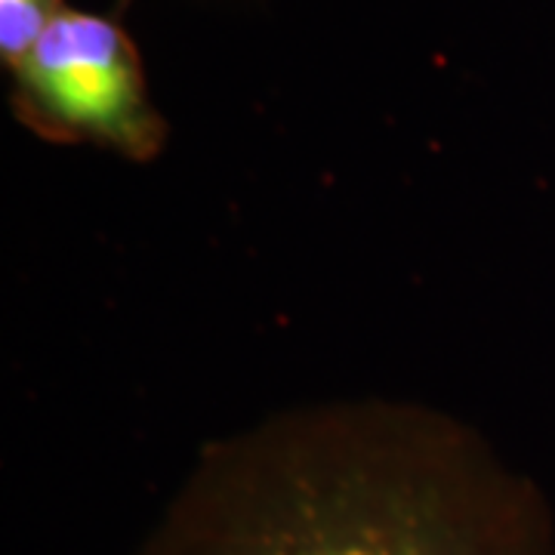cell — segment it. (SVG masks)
I'll use <instances>...</instances> for the list:
<instances>
[{"label":"cell","mask_w":555,"mask_h":555,"mask_svg":"<svg viewBox=\"0 0 555 555\" xmlns=\"http://www.w3.org/2000/svg\"><path fill=\"white\" fill-rule=\"evenodd\" d=\"M137 555H555V518L469 426L367 401L210 444Z\"/></svg>","instance_id":"1"},{"label":"cell","mask_w":555,"mask_h":555,"mask_svg":"<svg viewBox=\"0 0 555 555\" xmlns=\"http://www.w3.org/2000/svg\"><path fill=\"white\" fill-rule=\"evenodd\" d=\"M13 80L16 115L40 137L87 139L127 158H152L164 145L137 47L118 22L65 7L13 68Z\"/></svg>","instance_id":"2"},{"label":"cell","mask_w":555,"mask_h":555,"mask_svg":"<svg viewBox=\"0 0 555 555\" xmlns=\"http://www.w3.org/2000/svg\"><path fill=\"white\" fill-rule=\"evenodd\" d=\"M62 0H0V60L13 72L60 16Z\"/></svg>","instance_id":"3"}]
</instances>
